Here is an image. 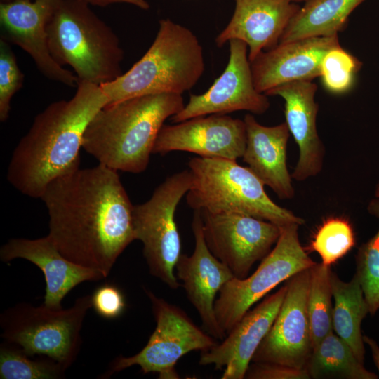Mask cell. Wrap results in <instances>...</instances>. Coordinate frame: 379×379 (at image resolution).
Returning a JSON list of instances; mask_svg holds the SVG:
<instances>
[{
    "mask_svg": "<svg viewBox=\"0 0 379 379\" xmlns=\"http://www.w3.org/2000/svg\"><path fill=\"white\" fill-rule=\"evenodd\" d=\"M118 171L98 164L51 182L41 199L47 234L69 260L107 277L134 240L131 204Z\"/></svg>",
    "mask_w": 379,
    "mask_h": 379,
    "instance_id": "1",
    "label": "cell"
},
{
    "mask_svg": "<svg viewBox=\"0 0 379 379\" xmlns=\"http://www.w3.org/2000/svg\"><path fill=\"white\" fill-rule=\"evenodd\" d=\"M108 103L100 86L79 81L71 99L47 106L13 152L9 183L22 194L40 199L51 182L79 168L86 127Z\"/></svg>",
    "mask_w": 379,
    "mask_h": 379,
    "instance_id": "2",
    "label": "cell"
},
{
    "mask_svg": "<svg viewBox=\"0 0 379 379\" xmlns=\"http://www.w3.org/2000/svg\"><path fill=\"white\" fill-rule=\"evenodd\" d=\"M184 106L182 95L176 93L147 95L108 103L86 127L82 148L108 168L140 173L148 166L164 121Z\"/></svg>",
    "mask_w": 379,
    "mask_h": 379,
    "instance_id": "3",
    "label": "cell"
},
{
    "mask_svg": "<svg viewBox=\"0 0 379 379\" xmlns=\"http://www.w3.org/2000/svg\"><path fill=\"white\" fill-rule=\"evenodd\" d=\"M204 68L202 46L195 34L162 19L145 55L126 72L100 86L109 103L153 94L182 95L194 86Z\"/></svg>",
    "mask_w": 379,
    "mask_h": 379,
    "instance_id": "4",
    "label": "cell"
},
{
    "mask_svg": "<svg viewBox=\"0 0 379 379\" xmlns=\"http://www.w3.org/2000/svg\"><path fill=\"white\" fill-rule=\"evenodd\" d=\"M81 0H60L46 24L55 61L70 66L79 81L101 85L122 74L117 36Z\"/></svg>",
    "mask_w": 379,
    "mask_h": 379,
    "instance_id": "5",
    "label": "cell"
},
{
    "mask_svg": "<svg viewBox=\"0 0 379 379\" xmlns=\"http://www.w3.org/2000/svg\"><path fill=\"white\" fill-rule=\"evenodd\" d=\"M188 169L192 184L186 201L194 211L241 213L279 227L305 223L303 218L274 203L262 182L236 160L194 157L189 160Z\"/></svg>",
    "mask_w": 379,
    "mask_h": 379,
    "instance_id": "6",
    "label": "cell"
},
{
    "mask_svg": "<svg viewBox=\"0 0 379 379\" xmlns=\"http://www.w3.org/2000/svg\"><path fill=\"white\" fill-rule=\"evenodd\" d=\"M91 307V295L78 298L67 309L17 303L0 316L1 336L31 357H48L67 369L79 354L82 324Z\"/></svg>",
    "mask_w": 379,
    "mask_h": 379,
    "instance_id": "7",
    "label": "cell"
},
{
    "mask_svg": "<svg viewBox=\"0 0 379 379\" xmlns=\"http://www.w3.org/2000/svg\"><path fill=\"white\" fill-rule=\"evenodd\" d=\"M191 184L192 174L188 168L175 173L154 190L147 201L133 206L135 239L142 244L149 272L171 289L180 286L174 274L181 254L175 213Z\"/></svg>",
    "mask_w": 379,
    "mask_h": 379,
    "instance_id": "8",
    "label": "cell"
},
{
    "mask_svg": "<svg viewBox=\"0 0 379 379\" xmlns=\"http://www.w3.org/2000/svg\"><path fill=\"white\" fill-rule=\"evenodd\" d=\"M299 226L297 223L280 226L274 247L256 270L242 279L233 277L222 286L214 308L218 324L226 333L267 293L317 263L300 242Z\"/></svg>",
    "mask_w": 379,
    "mask_h": 379,
    "instance_id": "9",
    "label": "cell"
},
{
    "mask_svg": "<svg viewBox=\"0 0 379 379\" xmlns=\"http://www.w3.org/2000/svg\"><path fill=\"white\" fill-rule=\"evenodd\" d=\"M143 290L150 300L156 328L146 345L131 357L119 356L104 375L139 366L145 373H157L161 379L180 378L175 371L177 361L195 350L206 351L217 343L180 307L157 296L149 289Z\"/></svg>",
    "mask_w": 379,
    "mask_h": 379,
    "instance_id": "10",
    "label": "cell"
},
{
    "mask_svg": "<svg viewBox=\"0 0 379 379\" xmlns=\"http://www.w3.org/2000/svg\"><path fill=\"white\" fill-rule=\"evenodd\" d=\"M198 211L208 249L239 279L270 252L280 234L278 225L251 215Z\"/></svg>",
    "mask_w": 379,
    "mask_h": 379,
    "instance_id": "11",
    "label": "cell"
},
{
    "mask_svg": "<svg viewBox=\"0 0 379 379\" xmlns=\"http://www.w3.org/2000/svg\"><path fill=\"white\" fill-rule=\"evenodd\" d=\"M310 268L286 280V292L278 314L257 349L253 362L282 364L306 369L313 351L307 310Z\"/></svg>",
    "mask_w": 379,
    "mask_h": 379,
    "instance_id": "12",
    "label": "cell"
},
{
    "mask_svg": "<svg viewBox=\"0 0 379 379\" xmlns=\"http://www.w3.org/2000/svg\"><path fill=\"white\" fill-rule=\"evenodd\" d=\"M229 43V61L223 72L206 92L191 94L187 104L171 117L172 122L237 111L262 114L269 109L267 96L255 87L247 44L237 39Z\"/></svg>",
    "mask_w": 379,
    "mask_h": 379,
    "instance_id": "13",
    "label": "cell"
},
{
    "mask_svg": "<svg viewBox=\"0 0 379 379\" xmlns=\"http://www.w3.org/2000/svg\"><path fill=\"white\" fill-rule=\"evenodd\" d=\"M161 128L152 154L183 151L206 158L236 160L242 157L246 145L244 120L226 114L192 118Z\"/></svg>",
    "mask_w": 379,
    "mask_h": 379,
    "instance_id": "14",
    "label": "cell"
},
{
    "mask_svg": "<svg viewBox=\"0 0 379 379\" xmlns=\"http://www.w3.org/2000/svg\"><path fill=\"white\" fill-rule=\"evenodd\" d=\"M60 0H18L0 4L1 38L20 46L48 79L70 87L79 79L53 58L48 46L46 24Z\"/></svg>",
    "mask_w": 379,
    "mask_h": 379,
    "instance_id": "15",
    "label": "cell"
},
{
    "mask_svg": "<svg viewBox=\"0 0 379 379\" xmlns=\"http://www.w3.org/2000/svg\"><path fill=\"white\" fill-rule=\"evenodd\" d=\"M192 229L194 249L190 255L180 254L175 267L177 278L182 282L188 300L197 311L203 329L213 338L222 340L227 333L220 328L215 317V296L234 277L208 249L198 211H194Z\"/></svg>",
    "mask_w": 379,
    "mask_h": 379,
    "instance_id": "16",
    "label": "cell"
},
{
    "mask_svg": "<svg viewBox=\"0 0 379 379\" xmlns=\"http://www.w3.org/2000/svg\"><path fill=\"white\" fill-rule=\"evenodd\" d=\"M286 285L249 310L221 343L201 352L199 364L225 368L222 379H243L252 359L270 331L283 302Z\"/></svg>",
    "mask_w": 379,
    "mask_h": 379,
    "instance_id": "17",
    "label": "cell"
},
{
    "mask_svg": "<svg viewBox=\"0 0 379 379\" xmlns=\"http://www.w3.org/2000/svg\"><path fill=\"white\" fill-rule=\"evenodd\" d=\"M339 46L338 34L279 43L250 62L255 88L265 94L287 83L319 77L325 55Z\"/></svg>",
    "mask_w": 379,
    "mask_h": 379,
    "instance_id": "18",
    "label": "cell"
},
{
    "mask_svg": "<svg viewBox=\"0 0 379 379\" xmlns=\"http://www.w3.org/2000/svg\"><path fill=\"white\" fill-rule=\"evenodd\" d=\"M317 85L312 81H296L279 86L265 93L284 100L286 124L299 149L292 179L303 181L319 174L323 167L324 145L317 130L319 105Z\"/></svg>",
    "mask_w": 379,
    "mask_h": 379,
    "instance_id": "19",
    "label": "cell"
},
{
    "mask_svg": "<svg viewBox=\"0 0 379 379\" xmlns=\"http://www.w3.org/2000/svg\"><path fill=\"white\" fill-rule=\"evenodd\" d=\"M232 17L216 36L218 47L237 39L248 48L253 61L261 52L277 46L291 19L300 8L291 0H235Z\"/></svg>",
    "mask_w": 379,
    "mask_h": 379,
    "instance_id": "20",
    "label": "cell"
},
{
    "mask_svg": "<svg viewBox=\"0 0 379 379\" xmlns=\"http://www.w3.org/2000/svg\"><path fill=\"white\" fill-rule=\"evenodd\" d=\"M17 258L32 262L43 272L46 281L44 304L53 309H61L63 298L79 284L106 278L100 271L65 258L48 235L35 239L13 238L1 247L3 262Z\"/></svg>",
    "mask_w": 379,
    "mask_h": 379,
    "instance_id": "21",
    "label": "cell"
},
{
    "mask_svg": "<svg viewBox=\"0 0 379 379\" xmlns=\"http://www.w3.org/2000/svg\"><path fill=\"white\" fill-rule=\"evenodd\" d=\"M246 145L243 161L281 199L295 195L292 177L286 164L287 143L290 132L286 122L266 126L251 114L244 118Z\"/></svg>",
    "mask_w": 379,
    "mask_h": 379,
    "instance_id": "22",
    "label": "cell"
},
{
    "mask_svg": "<svg viewBox=\"0 0 379 379\" xmlns=\"http://www.w3.org/2000/svg\"><path fill=\"white\" fill-rule=\"evenodd\" d=\"M333 305V332L352 349L358 360L364 364L365 347L361 325L369 314V307L361 284L354 274L348 281H342L332 271L331 276Z\"/></svg>",
    "mask_w": 379,
    "mask_h": 379,
    "instance_id": "23",
    "label": "cell"
},
{
    "mask_svg": "<svg viewBox=\"0 0 379 379\" xmlns=\"http://www.w3.org/2000/svg\"><path fill=\"white\" fill-rule=\"evenodd\" d=\"M365 0H307L284 30L279 43L338 34L352 12Z\"/></svg>",
    "mask_w": 379,
    "mask_h": 379,
    "instance_id": "24",
    "label": "cell"
},
{
    "mask_svg": "<svg viewBox=\"0 0 379 379\" xmlns=\"http://www.w3.org/2000/svg\"><path fill=\"white\" fill-rule=\"evenodd\" d=\"M333 331L314 347L307 364L310 378L377 379Z\"/></svg>",
    "mask_w": 379,
    "mask_h": 379,
    "instance_id": "25",
    "label": "cell"
},
{
    "mask_svg": "<svg viewBox=\"0 0 379 379\" xmlns=\"http://www.w3.org/2000/svg\"><path fill=\"white\" fill-rule=\"evenodd\" d=\"M331 267L316 263L310 268L307 310L314 347L333 331Z\"/></svg>",
    "mask_w": 379,
    "mask_h": 379,
    "instance_id": "26",
    "label": "cell"
},
{
    "mask_svg": "<svg viewBox=\"0 0 379 379\" xmlns=\"http://www.w3.org/2000/svg\"><path fill=\"white\" fill-rule=\"evenodd\" d=\"M61 364L48 357L32 359L18 345L4 340L0 346L1 379H58L65 375Z\"/></svg>",
    "mask_w": 379,
    "mask_h": 379,
    "instance_id": "27",
    "label": "cell"
},
{
    "mask_svg": "<svg viewBox=\"0 0 379 379\" xmlns=\"http://www.w3.org/2000/svg\"><path fill=\"white\" fill-rule=\"evenodd\" d=\"M356 238L353 227L347 218L329 217L325 219L314 233L308 252L317 253L321 263L331 267L343 258L355 246Z\"/></svg>",
    "mask_w": 379,
    "mask_h": 379,
    "instance_id": "28",
    "label": "cell"
},
{
    "mask_svg": "<svg viewBox=\"0 0 379 379\" xmlns=\"http://www.w3.org/2000/svg\"><path fill=\"white\" fill-rule=\"evenodd\" d=\"M368 212L379 220V197L372 199ZM369 307V314L379 311V228L376 233L358 248L356 273Z\"/></svg>",
    "mask_w": 379,
    "mask_h": 379,
    "instance_id": "29",
    "label": "cell"
},
{
    "mask_svg": "<svg viewBox=\"0 0 379 379\" xmlns=\"http://www.w3.org/2000/svg\"><path fill=\"white\" fill-rule=\"evenodd\" d=\"M362 62L341 46L330 50L321 65L322 84L332 94L341 95L354 86Z\"/></svg>",
    "mask_w": 379,
    "mask_h": 379,
    "instance_id": "30",
    "label": "cell"
},
{
    "mask_svg": "<svg viewBox=\"0 0 379 379\" xmlns=\"http://www.w3.org/2000/svg\"><path fill=\"white\" fill-rule=\"evenodd\" d=\"M24 75L20 69L9 43L0 40V120L9 117L11 100L22 87Z\"/></svg>",
    "mask_w": 379,
    "mask_h": 379,
    "instance_id": "31",
    "label": "cell"
},
{
    "mask_svg": "<svg viewBox=\"0 0 379 379\" xmlns=\"http://www.w3.org/2000/svg\"><path fill=\"white\" fill-rule=\"evenodd\" d=\"M92 307L100 317L111 319L120 316L125 308V300L116 286L103 284L91 295Z\"/></svg>",
    "mask_w": 379,
    "mask_h": 379,
    "instance_id": "32",
    "label": "cell"
},
{
    "mask_svg": "<svg viewBox=\"0 0 379 379\" xmlns=\"http://www.w3.org/2000/svg\"><path fill=\"white\" fill-rule=\"evenodd\" d=\"M249 379H308L306 369L267 362H254L250 364L246 375Z\"/></svg>",
    "mask_w": 379,
    "mask_h": 379,
    "instance_id": "33",
    "label": "cell"
},
{
    "mask_svg": "<svg viewBox=\"0 0 379 379\" xmlns=\"http://www.w3.org/2000/svg\"><path fill=\"white\" fill-rule=\"evenodd\" d=\"M89 6H107L117 3H126L135 6L141 9H149V5L145 0H81Z\"/></svg>",
    "mask_w": 379,
    "mask_h": 379,
    "instance_id": "34",
    "label": "cell"
},
{
    "mask_svg": "<svg viewBox=\"0 0 379 379\" xmlns=\"http://www.w3.org/2000/svg\"><path fill=\"white\" fill-rule=\"evenodd\" d=\"M363 340L370 348L373 361L379 373V345L374 339L367 335H363Z\"/></svg>",
    "mask_w": 379,
    "mask_h": 379,
    "instance_id": "35",
    "label": "cell"
},
{
    "mask_svg": "<svg viewBox=\"0 0 379 379\" xmlns=\"http://www.w3.org/2000/svg\"><path fill=\"white\" fill-rule=\"evenodd\" d=\"M375 197H379V182H378V183L377 184V185L375 187Z\"/></svg>",
    "mask_w": 379,
    "mask_h": 379,
    "instance_id": "36",
    "label": "cell"
},
{
    "mask_svg": "<svg viewBox=\"0 0 379 379\" xmlns=\"http://www.w3.org/2000/svg\"><path fill=\"white\" fill-rule=\"evenodd\" d=\"M15 1H18V0H1V3H8V2H12Z\"/></svg>",
    "mask_w": 379,
    "mask_h": 379,
    "instance_id": "37",
    "label": "cell"
},
{
    "mask_svg": "<svg viewBox=\"0 0 379 379\" xmlns=\"http://www.w3.org/2000/svg\"><path fill=\"white\" fill-rule=\"evenodd\" d=\"M291 1H293L295 2V3H298V2H302V1H304V2H305V1H306L307 0H291Z\"/></svg>",
    "mask_w": 379,
    "mask_h": 379,
    "instance_id": "38",
    "label": "cell"
}]
</instances>
